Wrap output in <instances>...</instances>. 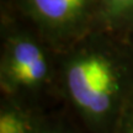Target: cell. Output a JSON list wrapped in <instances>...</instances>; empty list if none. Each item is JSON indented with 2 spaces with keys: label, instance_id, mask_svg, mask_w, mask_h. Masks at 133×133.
<instances>
[{
  "label": "cell",
  "instance_id": "7a4b0ae2",
  "mask_svg": "<svg viewBox=\"0 0 133 133\" xmlns=\"http://www.w3.org/2000/svg\"><path fill=\"white\" fill-rule=\"evenodd\" d=\"M88 0H31L35 11L52 24H65L76 17Z\"/></svg>",
  "mask_w": 133,
  "mask_h": 133
},
{
  "label": "cell",
  "instance_id": "6da1fadb",
  "mask_svg": "<svg viewBox=\"0 0 133 133\" xmlns=\"http://www.w3.org/2000/svg\"><path fill=\"white\" fill-rule=\"evenodd\" d=\"M110 63L99 56L80 58L73 63L68 70V89L70 96L80 109L86 110L90 97L104 69Z\"/></svg>",
  "mask_w": 133,
  "mask_h": 133
},
{
  "label": "cell",
  "instance_id": "3957f363",
  "mask_svg": "<svg viewBox=\"0 0 133 133\" xmlns=\"http://www.w3.org/2000/svg\"><path fill=\"white\" fill-rule=\"evenodd\" d=\"M116 90H117V79L111 64H109L100 75L85 112L92 116H100L107 112Z\"/></svg>",
  "mask_w": 133,
  "mask_h": 133
},
{
  "label": "cell",
  "instance_id": "8992f818",
  "mask_svg": "<svg viewBox=\"0 0 133 133\" xmlns=\"http://www.w3.org/2000/svg\"><path fill=\"white\" fill-rule=\"evenodd\" d=\"M110 12L122 14L133 9V0H105Z\"/></svg>",
  "mask_w": 133,
  "mask_h": 133
},
{
  "label": "cell",
  "instance_id": "277c9868",
  "mask_svg": "<svg viewBox=\"0 0 133 133\" xmlns=\"http://www.w3.org/2000/svg\"><path fill=\"white\" fill-rule=\"evenodd\" d=\"M42 61H44V56L35 43L20 41L11 49L9 63L10 75L15 81H17L25 73Z\"/></svg>",
  "mask_w": 133,
  "mask_h": 133
},
{
  "label": "cell",
  "instance_id": "5b68a950",
  "mask_svg": "<svg viewBox=\"0 0 133 133\" xmlns=\"http://www.w3.org/2000/svg\"><path fill=\"white\" fill-rule=\"evenodd\" d=\"M0 133H29V127L19 114L6 111L0 116Z\"/></svg>",
  "mask_w": 133,
  "mask_h": 133
}]
</instances>
